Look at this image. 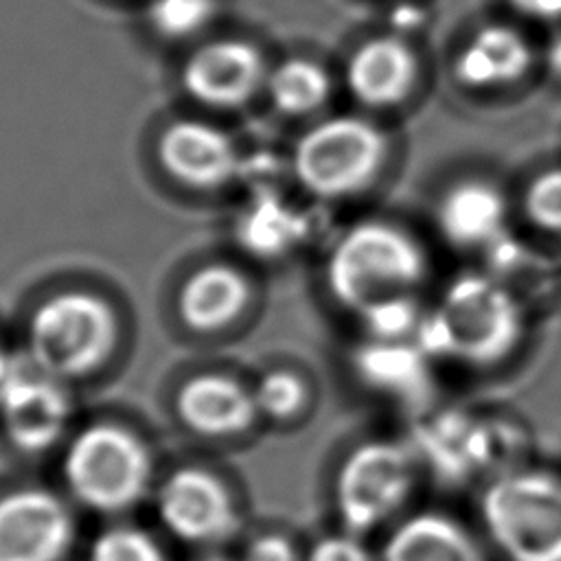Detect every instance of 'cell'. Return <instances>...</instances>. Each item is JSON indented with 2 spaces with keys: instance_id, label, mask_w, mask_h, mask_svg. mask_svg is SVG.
<instances>
[{
  "instance_id": "obj_1",
  "label": "cell",
  "mask_w": 561,
  "mask_h": 561,
  "mask_svg": "<svg viewBox=\"0 0 561 561\" xmlns=\"http://www.w3.org/2000/svg\"><path fill=\"white\" fill-rule=\"evenodd\" d=\"M522 335L524 313L515 296L484 274H462L423 316L419 346L427 355L482 368L513 355Z\"/></svg>"
},
{
  "instance_id": "obj_2",
  "label": "cell",
  "mask_w": 561,
  "mask_h": 561,
  "mask_svg": "<svg viewBox=\"0 0 561 561\" xmlns=\"http://www.w3.org/2000/svg\"><path fill=\"white\" fill-rule=\"evenodd\" d=\"M427 276V254L403 228L388 221H362L348 228L327 259V285L346 309L412 294Z\"/></svg>"
},
{
  "instance_id": "obj_3",
  "label": "cell",
  "mask_w": 561,
  "mask_h": 561,
  "mask_svg": "<svg viewBox=\"0 0 561 561\" xmlns=\"http://www.w3.org/2000/svg\"><path fill=\"white\" fill-rule=\"evenodd\" d=\"M482 522L511 561H561V478L506 471L480 500Z\"/></svg>"
},
{
  "instance_id": "obj_4",
  "label": "cell",
  "mask_w": 561,
  "mask_h": 561,
  "mask_svg": "<svg viewBox=\"0 0 561 561\" xmlns=\"http://www.w3.org/2000/svg\"><path fill=\"white\" fill-rule=\"evenodd\" d=\"M118 342L114 309L90 291H61L44 300L28 322L33 362L55 379L83 377L107 362Z\"/></svg>"
},
{
  "instance_id": "obj_5",
  "label": "cell",
  "mask_w": 561,
  "mask_h": 561,
  "mask_svg": "<svg viewBox=\"0 0 561 561\" xmlns=\"http://www.w3.org/2000/svg\"><path fill=\"white\" fill-rule=\"evenodd\" d=\"M390 153L388 136L362 116H333L313 125L294 149L300 184L327 199L357 195L368 188Z\"/></svg>"
},
{
  "instance_id": "obj_6",
  "label": "cell",
  "mask_w": 561,
  "mask_h": 561,
  "mask_svg": "<svg viewBox=\"0 0 561 561\" xmlns=\"http://www.w3.org/2000/svg\"><path fill=\"white\" fill-rule=\"evenodd\" d=\"M64 476L83 504L112 513L145 495L151 480V458L134 432L101 423L72 438L64 456Z\"/></svg>"
},
{
  "instance_id": "obj_7",
  "label": "cell",
  "mask_w": 561,
  "mask_h": 561,
  "mask_svg": "<svg viewBox=\"0 0 561 561\" xmlns=\"http://www.w3.org/2000/svg\"><path fill=\"white\" fill-rule=\"evenodd\" d=\"M414 484V456L392 440L355 447L335 478V504L351 530L383 524L405 502Z\"/></svg>"
},
{
  "instance_id": "obj_8",
  "label": "cell",
  "mask_w": 561,
  "mask_h": 561,
  "mask_svg": "<svg viewBox=\"0 0 561 561\" xmlns=\"http://www.w3.org/2000/svg\"><path fill=\"white\" fill-rule=\"evenodd\" d=\"M75 539L68 506L44 489L0 497V561H61Z\"/></svg>"
},
{
  "instance_id": "obj_9",
  "label": "cell",
  "mask_w": 561,
  "mask_h": 561,
  "mask_svg": "<svg viewBox=\"0 0 561 561\" xmlns=\"http://www.w3.org/2000/svg\"><path fill=\"white\" fill-rule=\"evenodd\" d=\"M158 513L175 537L193 543L219 541L237 526L226 486L197 467L178 469L164 480L158 493Z\"/></svg>"
},
{
  "instance_id": "obj_10",
  "label": "cell",
  "mask_w": 561,
  "mask_h": 561,
  "mask_svg": "<svg viewBox=\"0 0 561 561\" xmlns=\"http://www.w3.org/2000/svg\"><path fill=\"white\" fill-rule=\"evenodd\" d=\"M267 81L261 50L243 39H215L199 46L182 68L186 92L210 107H239Z\"/></svg>"
},
{
  "instance_id": "obj_11",
  "label": "cell",
  "mask_w": 561,
  "mask_h": 561,
  "mask_svg": "<svg viewBox=\"0 0 561 561\" xmlns=\"http://www.w3.org/2000/svg\"><path fill=\"white\" fill-rule=\"evenodd\" d=\"M158 158L171 178L195 188L221 186L239 167V153L230 136L206 121L193 118L175 121L162 131Z\"/></svg>"
},
{
  "instance_id": "obj_12",
  "label": "cell",
  "mask_w": 561,
  "mask_h": 561,
  "mask_svg": "<svg viewBox=\"0 0 561 561\" xmlns=\"http://www.w3.org/2000/svg\"><path fill=\"white\" fill-rule=\"evenodd\" d=\"M421 64L412 46L397 35H379L359 44L346 64L351 94L368 107H394L410 99Z\"/></svg>"
},
{
  "instance_id": "obj_13",
  "label": "cell",
  "mask_w": 561,
  "mask_h": 561,
  "mask_svg": "<svg viewBox=\"0 0 561 561\" xmlns=\"http://www.w3.org/2000/svg\"><path fill=\"white\" fill-rule=\"evenodd\" d=\"M533 66L530 42L508 24L480 26L454 59L456 79L473 90L506 88Z\"/></svg>"
},
{
  "instance_id": "obj_14",
  "label": "cell",
  "mask_w": 561,
  "mask_h": 561,
  "mask_svg": "<svg viewBox=\"0 0 561 561\" xmlns=\"http://www.w3.org/2000/svg\"><path fill=\"white\" fill-rule=\"evenodd\" d=\"M178 414L206 436L239 434L252 425L259 410L252 390L228 375H197L178 392Z\"/></svg>"
},
{
  "instance_id": "obj_15",
  "label": "cell",
  "mask_w": 561,
  "mask_h": 561,
  "mask_svg": "<svg viewBox=\"0 0 561 561\" xmlns=\"http://www.w3.org/2000/svg\"><path fill=\"white\" fill-rule=\"evenodd\" d=\"M0 405L9 438L26 451H37L55 443L70 410L66 394L46 379H11L0 392Z\"/></svg>"
},
{
  "instance_id": "obj_16",
  "label": "cell",
  "mask_w": 561,
  "mask_h": 561,
  "mask_svg": "<svg viewBox=\"0 0 561 561\" xmlns=\"http://www.w3.org/2000/svg\"><path fill=\"white\" fill-rule=\"evenodd\" d=\"M506 221V199L484 180H462L449 186L438 206L436 224L443 237L458 248L493 243Z\"/></svg>"
},
{
  "instance_id": "obj_17",
  "label": "cell",
  "mask_w": 561,
  "mask_h": 561,
  "mask_svg": "<svg viewBox=\"0 0 561 561\" xmlns=\"http://www.w3.org/2000/svg\"><path fill=\"white\" fill-rule=\"evenodd\" d=\"M250 300L245 276L230 265L215 263L193 272L178 296L180 318L195 331H217L234 322Z\"/></svg>"
},
{
  "instance_id": "obj_18",
  "label": "cell",
  "mask_w": 561,
  "mask_h": 561,
  "mask_svg": "<svg viewBox=\"0 0 561 561\" xmlns=\"http://www.w3.org/2000/svg\"><path fill=\"white\" fill-rule=\"evenodd\" d=\"M383 561H484L469 533L440 513H419L390 535Z\"/></svg>"
},
{
  "instance_id": "obj_19",
  "label": "cell",
  "mask_w": 561,
  "mask_h": 561,
  "mask_svg": "<svg viewBox=\"0 0 561 561\" xmlns=\"http://www.w3.org/2000/svg\"><path fill=\"white\" fill-rule=\"evenodd\" d=\"M427 353L405 340H370L355 364L362 379L392 397L423 401L427 392Z\"/></svg>"
},
{
  "instance_id": "obj_20",
  "label": "cell",
  "mask_w": 561,
  "mask_h": 561,
  "mask_svg": "<svg viewBox=\"0 0 561 561\" xmlns=\"http://www.w3.org/2000/svg\"><path fill=\"white\" fill-rule=\"evenodd\" d=\"M419 447L430 467L445 480H465L491 467V432L462 419H443L425 427Z\"/></svg>"
},
{
  "instance_id": "obj_21",
  "label": "cell",
  "mask_w": 561,
  "mask_h": 561,
  "mask_svg": "<svg viewBox=\"0 0 561 561\" xmlns=\"http://www.w3.org/2000/svg\"><path fill=\"white\" fill-rule=\"evenodd\" d=\"M265 88L278 112L302 116L327 103L331 79L327 70L311 59H287L267 72Z\"/></svg>"
},
{
  "instance_id": "obj_22",
  "label": "cell",
  "mask_w": 561,
  "mask_h": 561,
  "mask_svg": "<svg viewBox=\"0 0 561 561\" xmlns=\"http://www.w3.org/2000/svg\"><path fill=\"white\" fill-rule=\"evenodd\" d=\"M298 232V217L278 199H259L239 219V241L256 256L285 252Z\"/></svg>"
},
{
  "instance_id": "obj_23",
  "label": "cell",
  "mask_w": 561,
  "mask_h": 561,
  "mask_svg": "<svg viewBox=\"0 0 561 561\" xmlns=\"http://www.w3.org/2000/svg\"><path fill=\"white\" fill-rule=\"evenodd\" d=\"M370 340H405L412 331H419L423 313L419 311L412 294L379 300L359 311Z\"/></svg>"
},
{
  "instance_id": "obj_24",
  "label": "cell",
  "mask_w": 561,
  "mask_h": 561,
  "mask_svg": "<svg viewBox=\"0 0 561 561\" xmlns=\"http://www.w3.org/2000/svg\"><path fill=\"white\" fill-rule=\"evenodd\" d=\"M217 9V0H151L149 20L153 28L171 39L202 31Z\"/></svg>"
},
{
  "instance_id": "obj_25",
  "label": "cell",
  "mask_w": 561,
  "mask_h": 561,
  "mask_svg": "<svg viewBox=\"0 0 561 561\" xmlns=\"http://www.w3.org/2000/svg\"><path fill=\"white\" fill-rule=\"evenodd\" d=\"M259 414L270 419H287L307 401L305 381L289 370H272L252 390Z\"/></svg>"
},
{
  "instance_id": "obj_26",
  "label": "cell",
  "mask_w": 561,
  "mask_h": 561,
  "mask_svg": "<svg viewBox=\"0 0 561 561\" xmlns=\"http://www.w3.org/2000/svg\"><path fill=\"white\" fill-rule=\"evenodd\" d=\"M90 561H164V554L145 530L116 526L94 539Z\"/></svg>"
},
{
  "instance_id": "obj_27",
  "label": "cell",
  "mask_w": 561,
  "mask_h": 561,
  "mask_svg": "<svg viewBox=\"0 0 561 561\" xmlns=\"http://www.w3.org/2000/svg\"><path fill=\"white\" fill-rule=\"evenodd\" d=\"M522 202L524 213L535 228L561 234V167L535 175L526 186Z\"/></svg>"
},
{
  "instance_id": "obj_28",
  "label": "cell",
  "mask_w": 561,
  "mask_h": 561,
  "mask_svg": "<svg viewBox=\"0 0 561 561\" xmlns=\"http://www.w3.org/2000/svg\"><path fill=\"white\" fill-rule=\"evenodd\" d=\"M305 561H370L364 543L351 535H331L320 539Z\"/></svg>"
},
{
  "instance_id": "obj_29",
  "label": "cell",
  "mask_w": 561,
  "mask_h": 561,
  "mask_svg": "<svg viewBox=\"0 0 561 561\" xmlns=\"http://www.w3.org/2000/svg\"><path fill=\"white\" fill-rule=\"evenodd\" d=\"M243 561H298V559L291 543L285 537L261 535L248 546Z\"/></svg>"
},
{
  "instance_id": "obj_30",
  "label": "cell",
  "mask_w": 561,
  "mask_h": 561,
  "mask_svg": "<svg viewBox=\"0 0 561 561\" xmlns=\"http://www.w3.org/2000/svg\"><path fill=\"white\" fill-rule=\"evenodd\" d=\"M517 13L535 20H561V0H506Z\"/></svg>"
},
{
  "instance_id": "obj_31",
  "label": "cell",
  "mask_w": 561,
  "mask_h": 561,
  "mask_svg": "<svg viewBox=\"0 0 561 561\" xmlns=\"http://www.w3.org/2000/svg\"><path fill=\"white\" fill-rule=\"evenodd\" d=\"M199 561H226V559H221V557H206V559H199Z\"/></svg>"
}]
</instances>
